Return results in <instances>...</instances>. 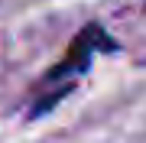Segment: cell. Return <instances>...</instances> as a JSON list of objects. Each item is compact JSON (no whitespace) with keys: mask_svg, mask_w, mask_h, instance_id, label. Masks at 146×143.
Instances as JSON below:
<instances>
[{"mask_svg":"<svg viewBox=\"0 0 146 143\" xmlns=\"http://www.w3.org/2000/svg\"><path fill=\"white\" fill-rule=\"evenodd\" d=\"M114 49H117V43L107 36V29H104V26H98V23L84 26L78 36H75V43H72V49L65 52V59H62V62H58L55 69L46 75V85H49V81H58V78H68V75L84 72L94 52H114Z\"/></svg>","mask_w":146,"mask_h":143,"instance_id":"6da1fadb","label":"cell"}]
</instances>
